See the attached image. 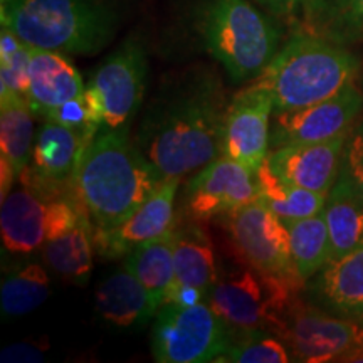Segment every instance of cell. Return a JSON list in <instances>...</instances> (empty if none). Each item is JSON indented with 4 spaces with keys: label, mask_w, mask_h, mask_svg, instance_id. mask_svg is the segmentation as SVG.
I'll return each instance as SVG.
<instances>
[{
    "label": "cell",
    "mask_w": 363,
    "mask_h": 363,
    "mask_svg": "<svg viewBox=\"0 0 363 363\" xmlns=\"http://www.w3.org/2000/svg\"><path fill=\"white\" fill-rule=\"evenodd\" d=\"M227 106L214 72H185L152 98L136 130V147L163 180L201 170L222 155Z\"/></svg>",
    "instance_id": "obj_1"
},
{
    "label": "cell",
    "mask_w": 363,
    "mask_h": 363,
    "mask_svg": "<svg viewBox=\"0 0 363 363\" xmlns=\"http://www.w3.org/2000/svg\"><path fill=\"white\" fill-rule=\"evenodd\" d=\"M153 163L130 140V128L99 130L76 167L72 189L94 229H113L163 184Z\"/></svg>",
    "instance_id": "obj_2"
},
{
    "label": "cell",
    "mask_w": 363,
    "mask_h": 363,
    "mask_svg": "<svg viewBox=\"0 0 363 363\" xmlns=\"http://www.w3.org/2000/svg\"><path fill=\"white\" fill-rule=\"evenodd\" d=\"M0 24L33 48L93 56L115 38L118 17L101 0H0Z\"/></svg>",
    "instance_id": "obj_3"
},
{
    "label": "cell",
    "mask_w": 363,
    "mask_h": 363,
    "mask_svg": "<svg viewBox=\"0 0 363 363\" xmlns=\"http://www.w3.org/2000/svg\"><path fill=\"white\" fill-rule=\"evenodd\" d=\"M357 72L358 59L342 44L303 33L279 48L252 83L269 91L274 111H288L335 96Z\"/></svg>",
    "instance_id": "obj_4"
},
{
    "label": "cell",
    "mask_w": 363,
    "mask_h": 363,
    "mask_svg": "<svg viewBox=\"0 0 363 363\" xmlns=\"http://www.w3.org/2000/svg\"><path fill=\"white\" fill-rule=\"evenodd\" d=\"M197 30L234 83L256 79L279 51V29L249 0H203Z\"/></svg>",
    "instance_id": "obj_5"
},
{
    "label": "cell",
    "mask_w": 363,
    "mask_h": 363,
    "mask_svg": "<svg viewBox=\"0 0 363 363\" xmlns=\"http://www.w3.org/2000/svg\"><path fill=\"white\" fill-rule=\"evenodd\" d=\"M299 289L301 286L266 276L251 267L217 279L207 303L234 335L254 330L276 335Z\"/></svg>",
    "instance_id": "obj_6"
},
{
    "label": "cell",
    "mask_w": 363,
    "mask_h": 363,
    "mask_svg": "<svg viewBox=\"0 0 363 363\" xmlns=\"http://www.w3.org/2000/svg\"><path fill=\"white\" fill-rule=\"evenodd\" d=\"M233 340V330L208 303H167L157 313L152 353L158 363H217Z\"/></svg>",
    "instance_id": "obj_7"
},
{
    "label": "cell",
    "mask_w": 363,
    "mask_h": 363,
    "mask_svg": "<svg viewBox=\"0 0 363 363\" xmlns=\"http://www.w3.org/2000/svg\"><path fill=\"white\" fill-rule=\"evenodd\" d=\"M147 86V52L142 43L128 39L96 67L86 84V94L96 108L103 128L120 130L130 128L138 115Z\"/></svg>",
    "instance_id": "obj_8"
},
{
    "label": "cell",
    "mask_w": 363,
    "mask_h": 363,
    "mask_svg": "<svg viewBox=\"0 0 363 363\" xmlns=\"http://www.w3.org/2000/svg\"><path fill=\"white\" fill-rule=\"evenodd\" d=\"M235 249L249 267L272 278L305 286L291 257L288 225L261 201H254L225 216Z\"/></svg>",
    "instance_id": "obj_9"
},
{
    "label": "cell",
    "mask_w": 363,
    "mask_h": 363,
    "mask_svg": "<svg viewBox=\"0 0 363 363\" xmlns=\"http://www.w3.org/2000/svg\"><path fill=\"white\" fill-rule=\"evenodd\" d=\"M362 326L348 318L331 316L320 308L294 299L284 313L278 337L296 362H338L355 343Z\"/></svg>",
    "instance_id": "obj_10"
},
{
    "label": "cell",
    "mask_w": 363,
    "mask_h": 363,
    "mask_svg": "<svg viewBox=\"0 0 363 363\" xmlns=\"http://www.w3.org/2000/svg\"><path fill=\"white\" fill-rule=\"evenodd\" d=\"M363 110V94L350 83L335 96L271 118L269 150L296 143H315L352 130Z\"/></svg>",
    "instance_id": "obj_11"
},
{
    "label": "cell",
    "mask_w": 363,
    "mask_h": 363,
    "mask_svg": "<svg viewBox=\"0 0 363 363\" xmlns=\"http://www.w3.org/2000/svg\"><path fill=\"white\" fill-rule=\"evenodd\" d=\"M257 201L256 174L233 158L220 155L189 180L184 212L190 220L227 216Z\"/></svg>",
    "instance_id": "obj_12"
},
{
    "label": "cell",
    "mask_w": 363,
    "mask_h": 363,
    "mask_svg": "<svg viewBox=\"0 0 363 363\" xmlns=\"http://www.w3.org/2000/svg\"><path fill=\"white\" fill-rule=\"evenodd\" d=\"M272 111V96L262 86L251 81L247 88L235 93L225 113L222 155L256 174L269 153Z\"/></svg>",
    "instance_id": "obj_13"
},
{
    "label": "cell",
    "mask_w": 363,
    "mask_h": 363,
    "mask_svg": "<svg viewBox=\"0 0 363 363\" xmlns=\"http://www.w3.org/2000/svg\"><path fill=\"white\" fill-rule=\"evenodd\" d=\"M88 142L78 131L44 121L34 138L33 158L21 174L22 185L59 195L72 192L76 167Z\"/></svg>",
    "instance_id": "obj_14"
},
{
    "label": "cell",
    "mask_w": 363,
    "mask_h": 363,
    "mask_svg": "<svg viewBox=\"0 0 363 363\" xmlns=\"http://www.w3.org/2000/svg\"><path fill=\"white\" fill-rule=\"evenodd\" d=\"M180 179H169L152 197L113 229H94L96 252L104 259L126 257L136 247L160 238L175 227V199Z\"/></svg>",
    "instance_id": "obj_15"
},
{
    "label": "cell",
    "mask_w": 363,
    "mask_h": 363,
    "mask_svg": "<svg viewBox=\"0 0 363 363\" xmlns=\"http://www.w3.org/2000/svg\"><path fill=\"white\" fill-rule=\"evenodd\" d=\"M350 130L315 143H296L269 150L266 163L289 184L328 197L342 169L343 148Z\"/></svg>",
    "instance_id": "obj_16"
},
{
    "label": "cell",
    "mask_w": 363,
    "mask_h": 363,
    "mask_svg": "<svg viewBox=\"0 0 363 363\" xmlns=\"http://www.w3.org/2000/svg\"><path fill=\"white\" fill-rule=\"evenodd\" d=\"M175 276L172 288L167 293V303L207 301L208 294L219 279L214 247L206 230L197 224L177 227L174 249Z\"/></svg>",
    "instance_id": "obj_17"
},
{
    "label": "cell",
    "mask_w": 363,
    "mask_h": 363,
    "mask_svg": "<svg viewBox=\"0 0 363 363\" xmlns=\"http://www.w3.org/2000/svg\"><path fill=\"white\" fill-rule=\"evenodd\" d=\"M54 197L56 195L24 185L4 199L0 211L4 251L13 256H29L43 249L48 239L49 206Z\"/></svg>",
    "instance_id": "obj_18"
},
{
    "label": "cell",
    "mask_w": 363,
    "mask_h": 363,
    "mask_svg": "<svg viewBox=\"0 0 363 363\" xmlns=\"http://www.w3.org/2000/svg\"><path fill=\"white\" fill-rule=\"evenodd\" d=\"M86 86L79 71L66 54L45 51L30 45L27 101L35 118L45 120L62 104L83 96Z\"/></svg>",
    "instance_id": "obj_19"
},
{
    "label": "cell",
    "mask_w": 363,
    "mask_h": 363,
    "mask_svg": "<svg viewBox=\"0 0 363 363\" xmlns=\"http://www.w3.org/2000/svg\"><path fill=\"white\" fill-rule=\"evenodd\" d=\"M94 303L99 318L120 330L143 328L162 306L125 264L98 284Z\"/></svg>",
    "instance_id": "obj_20"
},
{
    "label": "cell",
    "mask_w": 363,
    "mask_h": 363,
    "mask_svg": "<svg viewBox=\"0 0 363 363\" xmlns=\"http://www.w3.org/2000/svg\"><path fill=\"white\" fill-rule=\"evenodd\" d=\"M310 293L326 311L357 320L363 318V244L330 261L315 278H311Z\"/></svg>",
    "instance_id": "obj_21"
},
{
    "label": "cell",
    "mask_w": 363,
    "mask_h": 363,
    "mask_svg": "<svg viewBox=\"0 0 363 363\" xmlns=\"http://www.w3.org/2000/svg\"><path fill=\"white\" fill-rule=\"evenodd\" d=\"M94 252V224L86 217L67 233L48 240L43 246V259L59 278L84 286L93 272Z\"/></svg>",
    "instance_id": "obj_22"
},
{
    "label": "cell",
    "mask_w": 363,
    "mask_h": 363,
    "mask_svg": "<svg viewBox=\"0 0 363 363\" xmlns=\"http://www.w3.org/2000/svg\"><path fill=\"white\" fill-rule=\"evenodd\" d=\"M51 294V278L35 261L16 262L4 271L0 284V313L4 320L22 318L43 305Z\"/></svg>",
    "instance_id": "obj_23"
},
{
    "label": "cell",
    "mask_w": 363,
    "mask_h": 363,
    "mask_svg": "<svg viewBox=\"0 0 363 363\" xmlns=\"http://www.w3.org/2000/svg\"><path fill=\"white\" fill-rule=\"evenodd\" d=\"M323 216L331 242V261L363 244V199L343 180H337L330 190Z\"/></svg>",
    "instance_id": "obj_24"
},
{
    "label": "cell",
    "mask_w": 363,
    "mask_h": 363,
    "mask_svg": "<svg viewBox=\"0 0 363 363\" xmlns=\"http://www.w3.org/2000/svg\"><path fill=\"white\" fill-rule=\"evenodd\" d=\"M257 201H261L284 224L323 212L326 195L298 187L281 179L264 162L256 172Z\"/></svg>",
    "instance_id": "obj_25"
},
{
    "label": "cell",
    "mask_w": 363,
    "mask_h": 363,
    "mask_svg": "<svg viewBox=\"0 0 363 363\" xmlns=\"http://www.w3.org/2000/svg\"><path fill=\"white\" fill-rule=\"evenodd\" d=\"M303 11L308 34L342 45L363 35V0H306Z\"/></svg>",
    "instance_id": "obj_26"
},
{
    "label": "cell",
    "mask_w": 363,
    "mask_h": 363,
    "mask_svg": "<svg viewBox=\"0 0 363 363\" xmlns=\"http://www.w3.org/2000/svg\"><path fill=\"white\" fill-rule=\"evenodd\" d=\"M33 148L34 113L29 101L19 94H4L0 96V150L17 177L29 167Z\"/></svg>",
    "instance_id": "obj_27"
},
{
    "label": "cell",
    "mask_w": 363,
    "mask_h": 363,
    "mask_svg": "<svg viewBox=\"0 0 363 363\" xmlns=\"http://www.w3.org/2000/svg\"><path fill=\"white\" fill-rule=\"evenodd\" d=\"M175 240L177 227L160 238L136 247L126 256L125 261V266L142 281V284L160 305H163L167 293L174 283Z\"/></svg>",
    "instance_id": "obj_28"
},
{
    "label": "cell",
    "mask_w": 363,
    "mask_h": 363,
    "mask_svg": "<svg viewBox=\"0 0 363 363\" xmlns=\"http://www.w3.org/2000/svg\"><path fill=\"white\" fill-rule=\"evenodd\" d=\"M289 242L294 269L303 281H310L331 261V242L323 212L289 222Z\"/></svg>",
    "instance_id": "obj_29"
},
{
    "label": "cell",
    "mask_w": 363,
    "mask_h": 363,
    "mask_svg": "<svg viewBox=\"0 0 363 363\" xmlns=\"http://www.w3.org/2000/svg\"><path fill=\"white\" fill-rule=\"evenodd\" d=\"M291 353L283 340L264 330L234 335L233 343L219 357L217 363H286Z\"/></svg>",
    "instance_id": "obj_30"
},
{
    "label": "cell",
    "mask_w": 363,
    "mask_h": 363,
    "mask_svg": "<svg viewBox=\"0 0 363 363\" xmlns=\"http://www.w3.org/2000/svg\"><path fill=\"white\" fill-rule=\"evenodd\" d=\"M30 45L9 27L0 29V96H26L29 84Z\"/></svg>",
    "instance_id": "obj_31"
},
{
    "label": "cell",
    "mask_w": 363,
    "mask_h": 363,
    "mask_svg": "<svg viewBox=\"0 0 363 363\" xmlns=\"http://www.w3.org/2000/svg\"><path fill=\"white\" fill-rule=\"evenodd\" d=\"M338 179L363 199V118L352 126L347 136Z\"/></svg>",
    "instance_id": "obj_32"
},
{
    "label": "cell",
    "mask_w": 363,
    "mask_h": 363,
    "mask_svg": "<svg viewBox=\"0 0 363 363\" xmlns=\"http://www.w3.org/2000/svg\"><path fill=\"white\" fill-rule=\"evenodd\" d=\"M2 362H43L44 360V350L39 348L38 345L30 343H13L11 347L4 348L2 355H0Z\"/></svg>",
    "instance_id": "obj_33"
},
{
    "label": "cell",
    "mask_w": 363,
    "mask_h": 363,
    "mask_svg": "<svg viewBox=\"0 0 363 363\" xmlns=\"http://www.w3.org/2000/svg\"><path fill=\"white\" fill-rule=\"evenodd\" d=\"M256 2L266 7L269 12L283 16V13H289L296 11L298 7H303L306 0H256Z\"/></svg>",
    "instance_id": "obj_34"
},
{
    "label": "cell",
    "mask_w": 363,
    "mask_h": 363,
    "mask_svg": "<svg viewBox=\"0 0 363 363\" xmlns=\"http://www.w3.org/2000/svg\"><path fill=\"white\" fill-rule=\"evenodd\" d=\"M338 362H363V326L360 335H358V338L355 340V343L340 357Z\"/></svg>",
    "instance_id": "obj_35"
},
{
    "label": "cell",
    "mask_w": 363,
    "mask_h": 363,
    "mask_svg": "<svg viewBox=\"0 0 363 363\" xmlns=\"http://www.w3.org/2000/svg\"><path fill=\"white\" fill-rule=\"evenodd\" d=\"M362 326H363V318H362Z\"/></svg>",
    "instance_id": "obj_36"
}]
</instances>
